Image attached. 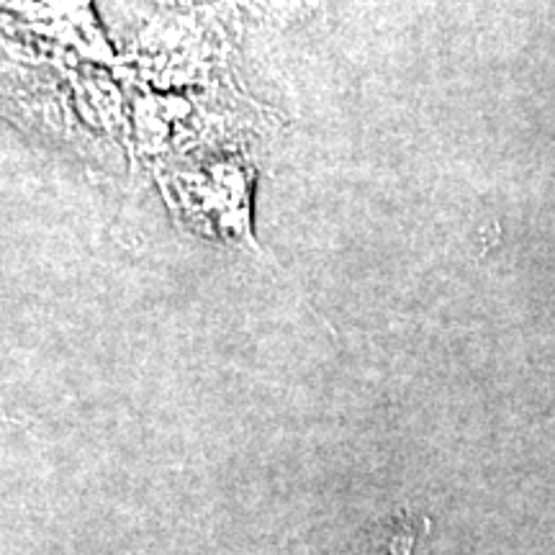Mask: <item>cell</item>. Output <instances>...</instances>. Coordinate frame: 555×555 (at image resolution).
<instances>
[{
  "label": "cell",
  "mask_w": 555,
  "mask_h": 555,
  "mask_svg": "<svg viewBox=\"0 0 555 555\" xmlns=\"http://www.w3.org/2000/svg\"><path fill=\"white\" fill-rule=\"evenodd\" d=\"M397 555H409V545H404L401 551H397Z\"/></svg>",
  "instance_id": "obj_1"
}]
</instances>
